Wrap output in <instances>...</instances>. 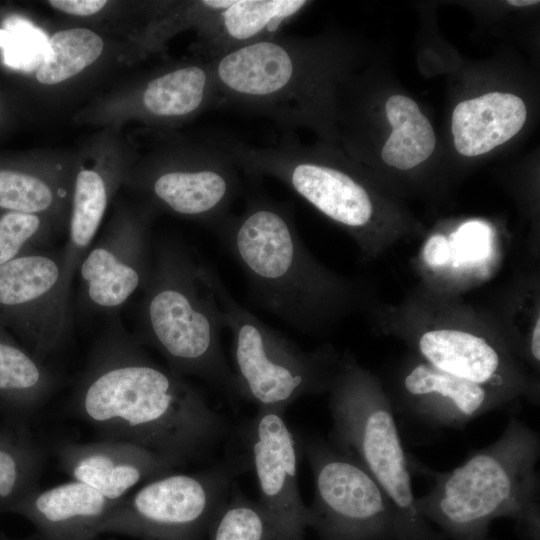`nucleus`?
Here are the masks:
<instances>
[{
	"instance_id": "nucleus-1",
	"label": "nucleus",
	"mask_w": 540,
	"mask_h": 540,
	"mask_svg": "<svg viewBox=\"0 0 540 540\" xmlns=\"http://www.w3.org/2000/svg\"><path fill=\"white\" fill-rule=\"evenodd\" d=\"M72 406L106 438L142 446L176 467L206 455L227 430L204 395L154 362L116 317L92 347Z\"/></svg>"
},
{
	"instance_id": "nucleus-2",
	"label": "nucleus",
	"mask_w": 540,
	"mask_h": 540,
	"mask_svg": "<svg viewBox=\"0 0 540 540\" xmlns=\"http://www.w3.org/2000/svg\"><path fill=\"white\" fill-rule=\"evenodd\" d=\"M539 433L512 415L501 435L473 451L458 467L432 472L433 484L416 497V508L453 540H486L501 517L539 529Z\"/></svg>"
},
{
	"instance_id": "nucleus-3",
	"label": "nucleus",
	"mask_w": 540,
	"mask_h": 540,
	"mask_svg": "<svg viewBox=\"0 0 540 540\" xmlns=\"http://www.w3.org/2000/svg\"><path fill=\"white\" fill-rule=\"evenodd\" d=\"M213 228L255 302L291 327L310 331L343 301V286L310 256L286 204L253 196Z\"/></svg>"
},
{
	"instance_id": "nucleus-4",
	"label": "nucleus",
	"mask_w": 540,
	"mask_h": 540,
	"mask_svg": "<svg viewBox=\"0 0 540 540\" xmlns=\"http://www.w3.org/2000/svg\"><path fill=\"white\" fill-rule=\"evenodd\" d=\"M138 334L157 350L178 376H195L238 396L221 342L223 314L201 261L177 240L153 245L151 274L142 290Z\"/></svg>"
},
{
	"instance_id": "nucleus-5",
	"label": "nucleus",
	"mask_w": 540,
	"mask_h": 540,
	"mask_svg": "<svg viewBox=\"0 0 540 540\" xmlns=\"http://www.w3.org/2000/svg\"><path fill=\"white\" fill-rule=\"evenodd\" d=\"M329 392L328 441L355 459L387 496L397 540H443L416 508L411 461L392 403L376 380L352 360H343Z\"/></svg>"
},
{
	"instance_id": "nucleus-6",
	"label": "nucleus",
	"mask_w": 540,
	"mask_h": 540,
	"mask_svg": "<svg viewBox=\"0 0 540 540\" xmlns=\"http://www.w3.org/2000/svg\"><path fill=\"white\" fill-rule=\"evenodd\" d=\"M210 63L217 101L267 117L288 133L314 124L322 74L312 42L279 33Z\"/></svg>"
},
{
	"instance_id": "nucleus-7",
	"label": "nucleus",
	"mask_w": 540,
	"mask_h": 540,
	"mask_svg": "<svg viewBox=\"0 0 540 540\" xmlns=\"http://www.w3.org/2000/svg\"><path fill=\"white\" fill-rule=\"evenodd\" d=\"M201 267L232 333L239 397L286 412L299 398L330 390L340 367L330 350H302L238 303L210 265Z\"/></svg>"
},
{
	"instance_id": "nucleus-8",
	"label": "nucleus",
	"mask_w": 540,
	"mask_h": 540,
	"mask_svg": "<svg viewBox=\"0 0 540 540\" xmlns=\"http://www.w3.org/2000/svg\"><path fill=\"white\" fill-rule=\"evenodd\" d=\"M241 462L152 479L123 498L97 527L98 536L141 540H202L228 496Z\"/></svg>"
},
{
	"instance_id": "nucleus-9",
	"label": "nucleus",
	"mask_w": 540,
	"mask_h": 540,
	"mask_svg": "<svg viewBox=\"0 0 540 540\" xmlns=\"http://www.w3.org/2000/svg\"><path fill=\"white\" fill-rule=\"evenodd\" d=\"M300 445L314 479L308 527L321 540H397L390 501L355 459L328 439L309 437Z\"/></svg>"
},
{
	"instance_id": "nucleus-10",
	"label": "nucleus",
	"mask_w": 540,
	"mask_h": 540,
	"mask_svg": "<svg viewBox=\"0 0 540 540\" xmlns=\"http://www.w3.org/2000/svg\"><path fill=\"white\" fill-rule=\"evenodd\" d=\"M70 296L62 248L31 251L0 266V326L16 332L41 362L69 337Z\"/></svg>"
},
{
	"instance_id": "nucleus-11",
	"label": "nucleus",
	"mask_w": 540,
	"mask_h": 540,
	"mask_svg": "<svg viewBox=\"0 0 540 540\" xmlns=\"http://www.w3.org/2000/svg\"><path fill=\"white\" fill-rule=\"evenodd\" d=\"M152 257L148 215H119L78 267L77 310L81 314L115 315L144 289Z\"/></svg>"
},
{
	"instance_id": "nucleus-12",
	"label": "nucleus",
	"mask_w": 540,
	"mask_h": 540,
	"mask_svg": "<svg viewBox=\"0 0 540 540\" xmlns=\"http://www.w3.org/2000/svg\"><path fill=\"white\" fill-rule=\"evenodd\" d=\"M245 442L258 503L291 540H304L309 520L298 484L301 445L285 412L258 408L246 427Z\"/></svg>"
},
{
	"instance_id": "nucleus-13",
	"label": "nucleus",
	"mask_w": 540,
	"mask_h": 540,
	"mask_svg": "<svg viewBox=\"0 0 540 540\" xmlns=\"http://www.w3.org/2000/svg\"><path fill=\"white\" fill-rule=\"evenodd\" d=\"M167 164L140 179L158 206L212 227L228 215L240 189L238 166L215 140L193 157Z\"/></svg>"
},
{
	"instance_id": "nucleus-14",
	"label": "nucleus",
	"mask_w": 540,
	"mask_h": 540,
	"mask_svg": "<svg viewBox=\"0 0 540 540\" xmlns=\"http://www.w3.org/2000/svg\"><path fill=\"white\" fill-rule=\"evenodd\" d=\"M399 410L431 428L463 429L468 423L502 408L514 397L444 371L427 362L410 368L402 380Z\"/></svg>"
},
{
	"instance_id": "nucleus-15",
	"label": "nucleus",
	"mask_w": 540,
	"mask_h": 540,
	"mask_svg": "<svg viewBox=\"0 0 540 540\" xmlns=\"http://www.w3.org/2000/svg\"><path fill=\"white\" fill-rule=\"evenodd\" d=\"M60 467L111 501H120L138 484L173 472L164 457L134 443L105 438L91 443H66L58 447Z\"/></svg>"
},
{
	"instance_id": "nucleus-16",
	"label": "nucleus",
	"mask_w": 540,
	"mask_h": 540,
	"mask_svg": "<svg viewBox=\"0 0 540 540\" xmlns=\"http://www.w3.org/2000/svg\"><path fill=\"white\" fill-rule=\"evenodd\" d=\"M418 350L428 364L461 379L512 397L529 391L499 349L476 334L450 328L429 330L420 336Z\"/></svg>"
},
{
	"instance_id": "nucleus-17",
	"label": "nucleus",
	"mask_w": 540,
	"mask_h": 540,
	"mask_svg": "<svg viewBox=\"0 0 540 540\" xmlns=\"http://www.w3.org/2000/svg\"><path fill=\"white\" fill-rule=\"evenodd\" d=\"M309 4L305 0H222L197 27L207 61L280 33Z\"/></svg>"
},
{
	"instance_id": "nucleus-18",
	"label": "nucleus",
	"mask_w": 540,
	"mask_h": 540,
	"mask_svg": "<svg viewBox=\"0 0 540 540\" xmlns=\"http://www.w3.org/2000/svg\"><path fill=\"white\" fill-rule=\"evenodd\" d=\"M120 501H111L72 480L34 491L27 496L24 510L36 524L42 540H96L97 527Z\"/></svg>"
},
{
	"instance_id": "nucleus-19",
	"label": "nucleus",
	"mask_w": 540,
	"mask_h": 540,
	"mask_svg": "<svg viewBox=\"0 0 540 540\" xmlns=\"http://www.w3.org/2000/svg\"><path fill=\"white\" fill-rule=\"evenodd\" d=\"M526 117L524 101L512 93L490 92L462 101L452 114L454 146L463 156L483 155L514 137Z\"/></svg>"
},
{
	"instance_id": "nucleus-20",
	"label": "nucleus",
	"mask_w": 540,
	"mask_h": 540,
	"mask_svg": "<svg viewBox=\"0 0 540 540\" xmlns=\"http://www.w3.org/2000/svg\"><path fill=\"white\" fill-rule=\"evenodd\" d=\"M217 102L210 61L174 68L145 85L141 104L151 116L166 119L184 118Z\"/></svg>"
},
{
	"instance_id": "nucleus-21",
	"label": "nucleus",
	"mask_w": 540,
	"mask_h": 540,
	"mask_svg": "<svg viewBox=\"0 0 540 540\" xmlns=\"http://www.w3.org/2000/svg\"><path fill=\"white\" fill-rule=\"evenodd\" d=\"M111 180L103 171L89 168L81 169L74 178L68 241L62 248L64 277L70 290L108 207L113 188Z\"/></svg>"
},
{
	"instance_id": "nucleus-22",
	"label": "nucleus",
	"mask_w": 540,
	"mask_h": 540,
	"mask_svg": "<svg viewBox=\"0 0 540 540\" xmlns=\"http://www.w3.org/2000/svg\"><path fill=\"white\" fill-rule=\"evenodd\" d=\"M385 110L392 132L381 151L383 161L400 170L425 161L434 151L436 137L417 103L404 95H392Z\"/></svg>"
},
{
	"instance_id": "nucleus-23",
	"label": "nucleus",
	"mask_w": 540,
	"mask_h": 540,
	"mask_svg": "<svg viewBox=\"0 0 540 540\" xmlns=\"http://www.w3.org/2000/svg\"><path fill=\"white\" fill-rule=\"evenodd\" d=\"M56 384L44 362L16 345L0 326V393L36 407L44 404Z\"/></svg>"
},
{
	"instance_id": "nucleus-24",
	"label": "nucleus",
	"mask_w": 540,
	"mask_h": 540,
	"mask_svg": "<svg viewBox=\"0 0 540 540\" xmlns=\"http://www.w3.org/2000/svg\"><path fill=\"white\" fill-rule=\"evenodd\" d=\"M103 49L102 37L90 29L80 27L57 31L48 41L36 79L45 85L62 83L95 63Z\"/></svg>"
},
{
	"instance_id": "nucleus-25",
	"label": "nucleus",
	"mask_w": 540,
	"mask_h": 540,
	"mask_svg": "<svg viewBox=\"0 0 540 540\" xmlns=\"http://www.w3.org/2000/svg\"><path fill=\"white\" fill-rule=\"evenodd\" d=\"M207 535L209 540H291L258 501L248 498L235 482L214 515Z\"/></svg>"
},
{
	"instance_id": "nucleus-26",
	"label": "nucleus",
	"mask_w": 540,
	"mask_h": 540,
	"mask_svg": "<svg viewBox=\"0 0 540 540\" xmlns=\"http://www.w3.org/2000/svg\"><path fill=\"white\" fill-rule=\"evenodd\" d=\"M67 188L56 178L31 172L0 169V209L35 214L52 221L61 216Z\"/></svg>"
},
{
	"instance_id": "nucleus-27",
	"label": "nucleus",
	"mask_w": 540,
	"mask_h": 540,
	"mask_svg": "<svg viewBox=\"0 0 540 540\" xmlns=\"http://www.w3.org/2000/svg\"><path fill=\"white\" fill-rule=\"evenodd\" d=\"M52 232L53 221L48 217L3 211L0 215V266L25 253L46 249Z\"/></svg>"
},
{
	"instance_id": "nucleus-28",
	"label": "nucleus",
	"mask_w": 540,
	"mask_h": 540,
	"mask_svg": "<svg viewBox=\"0 0 540 540\" xmlns=\"http://www.w3.org/2000/svg\"><path fill=\"white\" fill-rule=\"evenodd\" d=\"M35 454V453H33ZM31 453L23 455L28 456ZM22 454L0 446V498L7 499L22 488L23 483L31 486L39 470L38 456L24 458Z\"/></svg>"
},
{
	"instance_id": "nucleus-29",
	"label": "nucleus",
	"mask_w": 540,
	"mask_h": 540,
	"mask_svg": "<svg viewBox=\"0 0 540 540\" xmlns=\"http://www.w3.org/2000/svg\"><path fill=\"white\" fill-rule=\"evenodd\" d=\"M47 3L62 13L86 17L100 12L108 2L105 0H51Z\"/></svg>"
},
{
	"instance_id": "nucleus-30",
	"label": "nucleus",
	"mask_w": 540,
	"mask_h": 540,
	"mask_svg": "<svg viewBox=\"0 0 540 540\" xmlns=\"http://www.w3.org/2000/svg\"><path fill=\"white\" fill-rule=\"evenodd\" d=\"M447 241L443 236H433L427 242L424 255L431 265H440L447 259Z\"/></svg>"
},
{
	"instance_id": "nucleus-31",
	"label": "nucleus",
	"mask_w": 540,
	"mask_h": 540,
	"mask_svg": "<svg viewBox=\"0 0 540 540\" xmlns=\"http://www.w3.org/2000/svg\"><path fill=\"white\" fill-rule=\"evenodd\" d=\"M540 318H537L531 335L530 354L535 362L540 360Z\"/></svg>"
},
{
	"instance_id": "nucleus-32",
	"label": "nucleus",
	"mask_w": 540,
	"mask_h": 540,
	"mask_svg": "<svg viewBox=\"0 0 540 540\" xmlns=\"http://www.w3.org/2000/svg\"><path fill=\"white\" fill-rule=\"evenodd\" d=\"M512 6H528L533 4H539L537 0H510L507 1Z\"/></svg>"
}]
</instances>
